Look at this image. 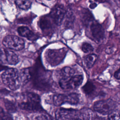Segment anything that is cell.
<instances>
[{"mask_svg":"<svg viewBox=\"0 0 120 120\" xmlns=\"http://www.w3.org/2000/svg\"><path fill=\"white\" fill-rule=\"evenodd\" d=\"M66 15V10L61 5H57L52 8L50 15L54 22L57 25H60Z\"/></svg>","mask_w":120,"mask_h":120,"instance_id":"7","label":"cell"},{"mask_svg":"<svg viewBox=\"0 0 120 120\" xmlns=\"http://www.w3.org/2000/svg\"><path fill=\"white\" fill-rule=\"evenodd\" d=\"M81 19L82 23L84 25H87L93 20V16L91 13L87 9H84L82 11Z\"/></svg>","mask_w":120,"mask_h":120,"instance_id":"13","label":"cell"},{"mask_svg":"<svg viewBox=\"0 0 120 120\" xmlns=\"http://www.w3.org/2000/svg\"><path fill=\"white\" fill-rule=\"evenodd\" d=\"M80 119H93V113L91 110L88 108L83 109L79 112Z\"/></svg>","mask_w":120,"mask_h":120,"instance_id":"16","label":"cell"},{"mask_svg":"<svg viewBox=\"0 0 120 120\" xmlns=\"http://www.w3.org/2000/svg\"><path fill=\"white\" fill-rule=\"evenodd\" d=\"M114 76L116 79H120V68L115 72Z\"/></svg>","mask_w":120,"mask_h":120,"instance_id":"27","label":"cell"},{"mask_svg":"<svg viewBox=\"0 0 120 120\" xmlns=\"http://www.w3.org/2000/svg\"><path fill=\"white\" fill-rule=\"evenodd\" d=\"M108 117L110 120H120V113L113 111L108 114Z\"/></svg>","mask_w":120,"mask_h":120,"instance_id":"23","label":"cell"},{"mask_svg":"<svg viewBox=\"0 0 120 120\" xmlns=\"http://www.w3.org/2000/svg\"><path fill=\"white\" fill-rule=\"evenodd\" d=\"M97 59V56L95 54H90L85 59V62L88 68H91L94 64Z\"/></svg>","mask_w":120,"mask_h":120,"instance_id":"17","label":"cell"},{"mask_svg":"<svg viewBox=\"0 0 120 120\" xmlns=\"http://www.w3.org/2000/svg\"><path fill=\"white\" fill-rule=\"evenodd\" d=\"M93 37L98 40L102 39L105 36V31L102 26L98 23H93L90 26Z\"/></svg>","mask_w":120,"mask_h":120,"instance_id":"9","label":"cell"},{"mask_svg":"<svg viewBox=\"0 0 120 120\" xmlns=\"http://www.w3.org/2000/svg\"><path fill=\"white\" fill-rule=\"evenodd\" d=\"M17 31L20 36L26 38L30 40H35L37 38L35 34L27 27L21 26L18 28Z\"/></svg>","mask_w":120,"mask_h":120,"instance_id":"11","label":"cell"},{"mask_svg":"<svg viewBox=\"0 0 120 120\" xmlns=\"http://www.w3.org/2000/svg\"><path fill=\"white\" fill-rule=\"evenodd\" d=\"M83 81V76L82 75H73L68 80L64 81L60 80L59 84L60 87L65 90L74 89L78 87Z\"/></svg>","mask_w":120,"mask_h":120,"instance_id":"5","label":"cell"},{"mask_svg":"<svg viewBox=\"0 0 120 120\" xmlns=\"http://www.w3.org/2000/svg\"><path fill=\"white\" fill-rule=\"evenodd\" d=\"M40 26L43 30L48 29L51 26L50 22L48 19L43 18L40 21Z\"/></svg>","mask_w":120,"mask_h":120,"instance_id":"21","label":"cell"},{"mask_svg":"<svg viewBox=\"0 0 120 120\" xmlns=\"http://www.w3.org/2000/svg\"><path fill=\"white\" fill-rule=\"evenodd\" d=\"M66 95L64 94H56L53 97V102L56 106H60L66 103Z\"/></svg>","mask_w":120,"mask_h":120,"instance_id":"15","label":"cell"},{"mask_svg":"<svg viewBox=\"0 0 120 120\" xmlns=\"http://www.w3.org/2000/svg\"><path fill=\"white\" fill-rule=\"evenodd\" d=\"M97 5L96 3H91V4H90V8H91V9H93V8H95L97 7Z\"/></svg>","mask_w":120,"mask_h":120,"instance_id":"28","label":"cell"},{"mask_svg":"<svg viewBox=\"0 0 120 120\" xmlns=\"http://www.w3.org/2000/svg\"><path fill=\"white\" fill-rule=\"evenodd\" d=\"M65 54L63 49L50 50L47 53V59L52 66H56L62 62Z\"/></svg>","mask_w":120,"mask_h":120,"instance_id":"4","label":"cell"},{"mask_svg":"<svg viewBox=\"0 0 120 120\" xmlns=\"http://www.w3.org/2000/svg\"><path fill=\"white\" fill-rule=\"evenodd\" d=\"M55 117L58 120L80 119V113L73 109L60 108L55 112Z\"/></svg>","mask_w":120,"mask_h":120,"instance_id":"6","label":"cell"},{"mask_svg":"<svg viewBox=\"0 0 120 120\" xmlns=\"http://www.w3.org/2000/svg\"><path fill=\"white\" fill-rule=\"evenodd\" d=\"M116 103L111 99L98 101L94 105V110L104 115L109 114L114 111Z\"/></svg>","mask_w":120,"mask_h":120,"instance_id":"2","label":"cell"},{"mask_svg":"<svg viewBox=\"0 0 120 120\" xmlns=\"http://www.w3.org/2000/svg\"><path fill=\"white\" fill-rule=\"evenodd\" d=\"M65 101L66 103L71 105H76L79 101V95L75 93H72L66 95Z\"/></svg>","mask_w":120,"mask_h":120,"instance_id":"14","label":"cell"},{"mask_svg":"<svg viewBox=\"0 0 120 120\" xmlns=\"http://www.w3.org/2000/svg\"><path fill=\"white\" fill-rule=\"evenodd\" d=\"M75 70L72 68L69 67L63 68L60 72V80L66 81L72 77L75 74Z\"/></svg>","mask_w":120,"mask_h":120,"instance_id":"12","label":"cell"},{"mask_svg":"<svg viewBox=\"0 0 120 120\" xmlns=\"http://www.w3.org/2000/svg\"><path fill=\"white\" fill-rule=\"evenodd\" d=\"M49 118L47 117V116L44 114H41L38 116L37 117H35V119L37 120H44V119H48Z\"/></svg>","mask_w":120,"mask_h":120,"instance_id":"26","label":"cell"},{"mask_svg":"<svg viewBox=\"0 0 120 120\" xmlns=\"http://www.w3.org/2000/svg\"><path fill=\"white\" fill-rule=\"evenodd\" d=\"M3 82L11 90L17 89L22 83L20 73L15 68H8L2 74Z\"/></svg>","mask_w":120,"mask_h":120,"instance_id":"1","label":"cell"},{"mask_svg":"<svg viewBox=\"0 0 120 120\" xmlns=\"http://www.w3.org/2000/svg\"><path fill=\"white\" fill-rule=\"evenodd\" d=\"M5 105L7 110L10 112H14L16 111V108L13 103L10 101L6 100L5 101Z\"/></svg>","mask_w":120,"mask_h":120,"instance_id":"20","label":"cell"},{"mask_svg":"<svg viewBox=\"0 0 120 120\" xmlns=\"http://www.w3.org/2000/svg\"><path fill=\"white\" fill-rule=\"evenodd\" d=\"M82 49L84 52L89 53L93 51V48L90 44L87 43H84L82 45Z\"/></svg>","mask_w":120,"mask_h":120,"instance_id":"22","label":"cell"},{"mask_svg":"<svg viewBox=\"0 0 120 120\" xmlns=\"http://www.w3.org/2000/svg\"><path fill=\"white\" fill-rule=\"evenodd\" d=\"M66 22L68 25L69 24H70L73 22L74 17L72 12L68 11V12H67V13L66 14Z\"/></svg>","mask_w":120,"mask_h":120,"instance_id":"24","label":"cell"},{"mask_svg":"<svg viewBox=\"0 0 120 120\" xmlns=\"http://www.w3.org/2000/svg\"><path fill=\"white\" fill-rule=\"evenodd\" d=\"M8 115L3 110L2 108H0V119H9Z\"/></svg>","mask_w":120,"mask_h":120,"instance_id":"25","label":"cell"},{"mask_svg":"<svg viewBox=\"0 0 120 120\" xmlns=\"http://www.w3.org/2000/svg\"><path fill=\"white\" fill-rule=\"evenodd\" d=\"M7 67L4 66H3V65H0V71H2L5 69H6Z\"/></svg>","mask_w":120,"mask_h":120,"instance_id":"30","label":"cell"},{"mask_svg":"<svg viewBox=\"0 0 120 120\" xmlns=\"http://www.w3.org/2000/svg\"><path fill=\"white\" fill-rule=\"evenodd\" d=\"M17 6L22 9L27 10L31 6V2L29 0H15Z\"/></svg>","mask_w":120,"mask_h":120,"instance_id":"18","label":"cell"},{"mask_svg":"<svg viewBox=\"0 0 120 120\" xmlns=\"http://www.w3.org/2000/svg\"><path fill=\"white\" fill-rule=\"evenodd\" d=\"M3 45L7 48L15 51L22 50L24 47V41L21 38L14 35L5 37L2 41Z\"/></svg>","mask_w":120,"mask_h":120,"instance_id":"3","label":"cell"},{"mask_svg":"<svg viewBox=\"0 0 120 120\" xmlns=\"http://www.w3.org/2000/svg\"><path fill=\"white\" fill-rule=\"evenodd\" d=\"M4 51L5 54H3L2 61L4 59L10 65H15L18 62V56L15 52L8 49H4Z\"/></svg>","mask_w":120,"mask_h":120,"instance_id":"10","label":"cell"},{"mask_svg":"<svg viewBox=\"0 0 120 120\" xmlns=\"http://www.w3.org/2000/svg\"><path fill=\"white\" fill-rule=\"evenodd\" d=\"M25 102H22L19 104V106L22 109L27 111H38L41 109L39 102L27 98Z\"/></svg>","mask_w":120,"mask_h":120,"instance_id":"8","label":"cell"},{"mask_svg":"<svg viewBox=\"0 0 120 120\" xmlns=\"http://www.w3.org/2000/svg\"><path fill=\"white\" fill-rule=\"evenodd\" d=\"M3 57V52L0 49V61H2Z\"/></svg>","mask_w":120,"mask_h":120,"instance_id":"29","label":"cell"},{"mask_svg":"<svg viewBox=\"0 0 120 120\" xmlns=\"http://www.w3.org/2000/svg\"><path fill=\"white\" fill-rule=\"evenodd\" d=\"M94 85L91 82H87L82 88L84 92L88 94L91 93L94 90Z\"/></svg>","mask_w":120,"mask_h":120,"instance_id":"19","label":"cell"}]
</instances>
